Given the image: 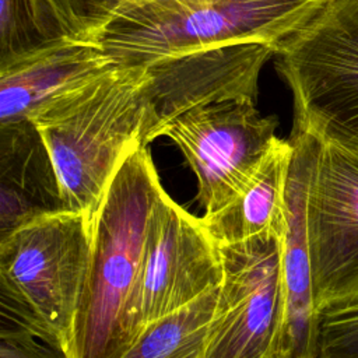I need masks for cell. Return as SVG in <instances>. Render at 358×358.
Returning a JSON list of instances; mask_svg holds the SVG:
<instances>
[{
  "mask_svg": "<svg viewBox=\"0 0 358 358\" xmlns=\"http://www.w3.org/2000/svg\"><path fill=\"white\" fill-rule=\"evenodd\" d=\"M145 66H116L34 120L55 165L66 210L94 218L124 159L148 145Z\"/></svg>",
  "mask_w": 358,
  "mask_h": 358,
  "instance_id": "obj_1",
  "label": "cell"
},
{
  "mask_svg": "<svg viewBox=\"0 0 358 358\" xmlns=\"http://www.w3.org/2000/svg\"><path fill=\"white\" fill-rule=\"evenodd\" d=\"M119 66L92 41L66 39L0 69V124L36 117Z\"/></svg>",
  "mask_w": 358,
  "mask_h": 358,
  "instance_id": "obj_11",
  "label": "cell"
},
{
  "mask_svg": "<svg viewBox=\"0 0 358 358\" xmlns=\"http://www.w3.org/2000/svg\"><path fill=\"white\" fill-rule=\"evenodd\" d=\"M312 137L306 228L320 313L358 301V151Z\"/></svg>",
  "mask_w": 358,
  "mask_h": 358,
  "instance_id": "obj_9",
  "label": "cell"
},
{
  "mask_svg": "<svg viewBox=\"0 0 358 358\" xmlns=\"http://www.w3.org/2000/svg\"><path fill=\"white\" fill-rule=\"evenodd\" d=\"M222 277L220 245L201 220L161 186L147 218L140 270L126 309L127 348L147 326L220 287Z\"/></svg>",
  "mask_w": 358,
  "mask_h": 358,
  "instance_id": "obj_6",
  "label": "cell"
},
{
  "mask_svg": "<svg viewBox=\"0 0 358 358\" xmlns=\"http://www.w3.org/2000/svg\"><path fill=\"white\" fill-rule=\"evenodd\" d=\"M218 289L147 326L120 358H201Z\"/></svg>",
  "mask_w": 358,
  "mask_h": 358,
  "instance_id": "obj_15",
  "label": "cell"
},
{
  "mask_svg": "<svg viewBox=\"0 0 358 358\" xmlns=\"http://www.w3.org/2000/svg\"><path fill=\"white\" fill-rule=\"evenodd\" d=\"M274 56L294 127L358 151V0H327Z\"/></svg>",
  "mask_w": 358,
  "mask_h": 358,
  "instance_id": "obj_5",
  "label": "cell"
},
{
  "mask_svg": "<svg viewBox=\"0 0 358 358\" xmlns=\"http://www.w3.org/2000/svg\"><path fill=\"white\" fill-rule=\"evenodd\" d=\"M70 36L95 42L124 0H50Z\"/></svg>",
  "mask_w": 358,
  "mask_h": 358,
  "instance_id": "obj_18",
  "label": "cell"
},
{
  "mask_svg": "<svg viewBox=\"0 0 358 358\" xmlns=\"http://www.w3.org/2000/svg\"><path fill=\"white\" fill-rule=\"evenodd\" d=\"M92 218L63 210L0 236L1 315L69 352L84 294Z\"/></svg>",
  "mask_w": 358,
  "mask_h": 358,
  "instance_id": "obj_4",
  "label": "cell"
},
{
  "mask_svg": "<svg viewBox=\"0 0 358 358\" xmlns=\"http://www.w3.org/2000/svg\"><path fill=\"white\" fill-rule=\"evenodd\" d=\"M0 358H69L67 354L38 337L13 319H0Z\"/></svg>",
  "mask_w": 358,
  "mask_h": 358,
  "instance_id": "obj_19",
  "label": "cell"
},
{
  "mask_svg": "<svg viewBox=\"0 0 358 358\" xmlns=\"http://www.w3.org/2000/svg\"><path fill=\"white\" fill-rule=\"evenodd\" d=\"M292 157L285 189L282 234V277L285 288V331L282 358H315L319 312L313 298L312 264L306 228V197L312 168L313 137L292 129Z\"/></svg>",
  "mask_w": 358,
  "mask_h": 358,
  "instance_id": "obj_12",
  "label": "cell"
},
{
  "mask_svg": "<svg viewBox=\"0 0 358 358\" xmlns=\"http://www.w3.org/2000/svg\"><path fill=\"white\" fill-rule=\"evenodd\" d=\"M277 119L262 116L252 98H232L194 108L164 131L183 152L197 179L204 214L235 200L277 143Z\"/></svg>",
  "mask_w": 358,
  "mask_h": 358,
  "instance_id": "obj_8",
  "label": "cell"
},
{
  "mask_svg": "<svg viewBox=\"0 0 358 358\" xmlns=\"http://www.w3.org/2000/svg\"><path fill=\"white\" fill-rule=\"evenodd\" d=\"M63 210L59 178L36 124H0V236Z\"/></svg>",
  "mask_w": 358,
  "mask_h": 358,
  "instance_id": "obj_13",
  "label": "cell"
},
{
  "mask_svg": "<svg viewBox=\"0 0 358 358\" xmlns=\"http://www.w3.org/2000/svg\"><path fill=\"white\" fill-rule=\"evenodd\" d=\"M291 157L289 138H278L245 190L221 210L200 218L220 246L264 234H284L285 189Z\"/></svg>",
  "mask_w": 358,
  "mask_h": 358,
  "instance_id": "obj_14",
  "label": "cell"
},
{
  "mask_svg": "<svg viewBox=\"0 0 358 358\" xmlns=\"http://www.w3.org/2000/svg\"><path fill=\"white\" fill-rule=\"evenodd\" d=\"M315 358H358V301L319 313Z\"/></svg>",
  "mask_w": 358,
  "mask_h": 358,
  "instance_id": "obj_17",
  "label": "cell"
},
{
  "mask_svg": "<svg viewBox=\"0 0 358 358\" xmlns=\"http://www.w3.org/2000/svg\"><path fill=\"white\" fill-rule=\"evenodd\" d=\"M66 39L50 0H0V69Z\"/></svg>",
  "mask_w": 358,
  "mask_h": 358,
  "instance_id": "obj_16",
  "label": "cell"
},
{
  "mask_svg": "<svg viewBox=\"0 0 358 358\" xmlns=\"http://www.w3.org/2000/svg\"><path fill=\"white\" fill-rule=\"evenodd\" d=\"M326 1L124 0L95 42L119 66L238 42H267L277 49Z\"/></svg>",
  "mask_w": 358,
  "mask_h": 358,
  "instance_id": "obj_3",
  "label": "cell"
},
{
  "mask_svg": "<svg viewBox=\"0 0 358 358\" xmlns=\"http://www.w3.org/2000/svg\"><path fill=\"white\" fill-rule=\"evenodd\" d=\"M220 248L224 277L201 358H282V234Z\"/></svg>",
  "mask_w": 358,
  "mask_h": 358,
  "instance_id": "obj_7",
  "label": "cell"
},
{
  "mask_svg": "<svg viewBox=\"0 0 358 358\" xmlns=\"http://www.w3.org/2000/svg\"><path fill=\"white\" fill-rule=\"evenodd\" d=\"M274 52L267 42H238L143 64L148 144L194 108L242 96L256 99L260 71Z\"/></svg>",
  "mask_w": 358,
  "mask_h": 358,
  "instance_id": "obj_10",
  "label": "cell"
},
{
  "mask_svg": "<svg viewBox=\"0 0 358 358\" xmlns=\"http://www.w3.org/2000/svg\"><path fill=\"white\" fill-rule=\"evenodd\" d=\"M161 186L148 145L134 150L109 183L92 218L90 268L69 358H120L127 350L126 309Z\"/></svg>",
  "mask_w": 358,
  "mask_h": 358,
  "instance_id": "obj_2",
  "label": "cell"
}]
</instances>
